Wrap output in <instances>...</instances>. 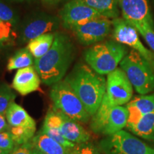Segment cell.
<instances>
[{
    "instance_id": "obj_30",
    "label": "cell",
    "mask_w": 154,
    "mask_h": 154,
    "mask_svg": "<svg viewBox=\"0 0 154 154\" xmlns=\"http://www.w3.org/2000/svg\"><path fill=\"white\" fill-rule=\"evenodd\" d=\"M13 27L0 19V44L9 41L12 34Z\"/></svg>"
},
{
    "instance_id": "obj_25",
    "label": "cell",
    "mask_w": 154,
    "mask_h": 154,
    "mask_svg": "<svg viewBox=\"0 0 154 154\" xmlns=\"http://www.w3.org/2000/svg\"><path fill=\"white\" fill-rule=\"evenodd\" d=\"M0 19L10 24L13 28L17 27L19 24V17L16 12L9 6L0 0Z\"/></svg>"
},
{
    "instance_id": "obj_3",
    "label": "cell",
    "mask_w": 154,
    "mask_h": 154,
    "mask_svg": "<svg viewBox=\"0 0 154 154\" xmlns=\"http://www.w3.org/2000/svg\"><path fill=\"white\" fill-rule=\"evenodd\" d=\"M128 51L124 44L116 41L95 44L84 51V60L96 73L109 74L117 69Z\"/></svg>"
},
{
    "instance_id": "obj_17",
    "label": "cell",
    "mask_w": 154,
    "mask_h": 154,
    "mask_svg": "<svg viewBox=\"0 0 154 154\" xmlns=\"http://www.w3.org/2000/svg\"><path fill=\"white\" fill-rule=\"evenodd\" d=\"M31 142L34 149L44 154H70L72 151L61 145L41 130L34 136Z\"/></svg>"
},
{
    "instance_id": "obj_32",
    "label": "cell",
    "mask_w": 154,
    "mask_h": 154,
    "mask_svg": "<svg viewBox=\"0 0 154 154\" xmlns=\"http://www.w3.org/2000/svg\"><path fill=\"white\" fill-rule=\"evenodd\" d=\"M11 126L7 122L6 116L2 113H0V133L5 131H9Z\"/></svg>"
},
{
    "instance_id": "obj_21",
    "label": "cell",
    "mask_w": 154,
    "mask_h": 154,
    "mask_svg": "<svg viewBox=\"0 0 154 154\" xmlns=\"http://www.w3.org/2000/svg\"><path fill=\"white\" fill-rule=\"evenodd\" d=\"M101 16L109 19L118 18L119 9L118 0H82Z\"/></svg>"
},
{
    "instance_id": "obj_13",
    "label": "cell",
    "mask_w": 154,
    "mask_h": 154,
    "mask_svg": "<svg viewBox=\"0 0 154 154\" xmlns=\"http://www.w3.org/2000/svg\"><path fill=\"white\" fill-rule=\"evenodd\" d=\"M41 79L34 66L17 70L12 81V88L22 96L28 95L39 88Z\"/></svg>"
},
{
    "instance_id": "obj_12",
    "label": "cell",
    "mask_w": 154,
    "mask_h": 154,
    "mask_svg": "<svg viewBox=\"0 0 154 154\" xmlns=\"http://www.w3.org/2000/svg\"><path fill=\"white\" fill-rule=\"evenodd\" d=\"M122 17L131 24L146 23L154 28L148 0H118Z\"/></svg>"
},
{
    "instance_id": "obj_18",
    "label": "cell",
    "mask_w": 154,
    "mask_h": 154,
    "mask_svg": "<svg viewBox=\"0 0 154 154\" xmlns=\"http://www.w3.org/2000/svg\"><path fill=\"white\" fill-rule=\"evenodd\" d=\"M7 122L11 127H25L36 129V122L24 109L15 103H11L5 113Z\"/></svg>"
},
{
    "instance_id": "obj_7",
    "label": "cell",
    "mask_w": 154,
    "mask_h": 154,
    "mask_svg": "<svg viewBox=\"0 0 154 154\" xmlns=\"http://www.w3.org/2000/svg\"><path fill=\"white\" fill-rule=\"evenodd\" d=\"M61 24L59 17L45 12H36L26 17L19 27V42L29 43L46 33L56 32Z\"/></svg>"
},
{
    "instance_id": "obj_15",
    "label": "cell",
    "mask_w": 154,
    "mask_h": 154,
    "mask_svg": "<svg viewBox=\"0 0 154 154\" xmlns=\"http://www.w3.org/2000/svg\"><path fill=\"white\" fill-rule=\"evenodd\" d=\"M128 110V122L136 121L141 116L154 113V93L134 97L127 103Z\"/></svg>"
},
{
    "instance_id": "obj_14",
    "label": "cell",
    "mask_w": 154,
    "mask_h": 154,
    "mask_svg": "<svg viewBox=\"0 0 154 154\" xmlns=\"http://www.w3.org/2000/svg\"><path fill=\"white\" fill-rule=\"evenodd\" d=\"M62 118L60 130L63 137L74 144L89 141L91 135L85 128L76 121L59 110Z\"/></svg>"
},
{
    "instance_id": "obj_16",
    "label": "cell",
    "mask_w": 154,
    "mask_h": 154,
    "mask_svg": "<svg viewBox=\"0 0 154 154\" xmlns=\"http://www.w3.org/2000/svg\"><path fill=\"white\" fill-rule=\"evenodd\" d=\"M128 119V110L126 106H117L111 109L101 134L110 136L120 131L126 126Z\"/></svg>"
},
{
    "instance_id": "obj_1",
    "label": "cell",
    "mask_w": 154,
    "mask_h": 154,
    "mask_svg": "<svg viewBox=\"0 0 154 154\" xmlns=\"http://www.w3.org/2000/svg\"><path fill=\"white\" fill-rule=\"evenodd\" d=\"M75 56L74 44L66 34L56 32L51 49L39 59H34V66L42 82L52 86L66 75Z\"/></svg>"
},
{
    "instance_id": "obj_6",
    "label": "cell",
    "mask_w": 154,
    "mask_h": 154,
    "mask_svg": "<svg viewBox=\"0 0 154 154\" xmlns=\"http://www.w3.org/2000/svg\"><path fill=\"white\" fill-rule=\"evenodd\" d=\"M98 147L103 154H154V149L123 130L106 136Z\"/></svg>"
},
{
    "instance_id": "obj_28",
    "label": "cell",
    "mask_w": 154,
    "mask_h": 154,
    "mask_svg": "<svg viewBox=\"0 0 154 154\" xmlns=\"http://www.w3.org/2000/svg\"><path fill=\"white\" fill-rule=\"evenodd\" d=\"M70 154H103L99 147L91 142H85L76 144L71 151Z\"/></svg>"
},
{
    "instance_id": "obj_27",
    "label": "cell",
    "mask_w": 154,
    "mask_h": 154,
    "mask_svg": "<svg viewBox=\"0 0 154 154\" xmlns=\"http://www.w3.org/2000/svg\"><path fill=\"white\" fill-rule=\"evenodd\" d=\"M41 131L66 149L72 150L73 148L76 146V144L69 141L63 137L59 128H47V127L42 126Z\"/></svg>"
},
{
    "instance_id": "obj_4",
    "label": "cell",
    "mask_w": 154,
    "mask_h": 154,
    "mask_svg": "<svg viewBox=\"0 0 154 154\" xmlns=\"http://www.w3.org/2000/svg\"><path fill=\"white\" fill-rule=\"evenodd\" d=\"M120 68L126 74L136 91L140 95L154 90V65L132 49L120 63Z\"/></svg>"
},
{
    "instance_id": "obj_5",
    "label": "cell",
    "mask_w": 154,
    "mask_h": 154,
    "mask_svg": "<svg viewBox=\"0 0 154 154\" xmlns=\"http://www.w3.org/2000/svg\"><path fill=\"white\" fill-rule=\"evenodd\" d=\"M49 96L54 106L70 118L82 124H86L91 119L82 101L65 80L53 84Z\"/></svg>"
},
{
    "instance_id": "obj_33",
    "label": "cell",
    "mask_w": 154,
    "mask_h": 154,
    "mask_svg": "<svg viewBox=\"0 0 154 154\" xmlns=\"http://www.w3.org/2000/svg\"><path fill=\"white\" fill-rule=\"evenodd\" d=\"M42 1L45 3L49 4V5H53V4H56V3L59 2L61 1V0H42Z\"/></svg>"
},
{
    "instance_id": "obj_2",
    "label": "cell",
    "mask_w": 154,
    "mask_h": 154,
    "mask_svg": "<svg viewBox=\"0 0 154 154\" xmlns=\"http://www.w3.org/2000/svg\"><path fill=\"white\" fill-rule=\"evenodd\" d=\"M65 81L72 88L92 116L101 105L106 91V79L94 71L88 64L75 65Z\"/></svg>"
},
{
    "instance_id": "obj_11",
    "label": "cell",
    "mask_w": 154,
    "mask_h": 154,
    "mask_svg": "<svg viewBox=\"0 0 154 154\" xmlns=\"http://www.w3.org/2000/svg\"><path fill=\"white\" fill-rule=\"evenodd\" d=\"M101 17L103 16L82 0H70L59 12L61 24L68 29Z\"/></svg>"
},
{
    "instance_id": "obj_36",
    "label": "cell",
    "mask_w": 154,
    "mask_h": 154,
    "mask_svg": "<svg viewBox=\"0 0 154 154\" xmlns=\"http://www.w3.org/2000/svg\"><path fill=\"white\" fill-rule=\"evenodd\" d=\"M0 154H9V152L5 151H3V150L0 149Z\"/></svg>"
},
{
    "instance_id": "obj_26",
    "label": "cell",
    "mask_w": 154,
    "mask_h": 154,
    "mask_svg": "<svg viewBox=\"0 0 154 154\" xmlns=\"http://www.w3.org/2000/svg\"><path fill=\"white\" fill-rule=\"evenodd\" d=\"M132 25L143 36L150 49L154 53V28L146 23H136Z\"/></svg>"
},
{
    "instance_id": "obj_9",
    "label": "cell",
    "mask_w": 154,
    "mask_h": 154,
    "mask_svg": "<svg viewBox=\"0 0 154 154\" xmlns=\"http://www.w3.org/2000/svg\"><path fill=\"white\" fill-rule=\"evenodd\" d=\"M113 36L115 41L131 47L142 57L154 65V53L148 49L140 42L138 32L124 18L112 19Z\"/></svg>"
},
{
    "instance_id": "obj_20",
    "label": "cell",
    "mask_w": 154,
    "mask_h": 154,
    "mask_svg": "<svg viewBox=\"0 0 154 154\" xmlns=\"http://www.w3.org/2000/svg\"><path fill=\"white\" fill-rule=\"evenodd\" d=\"M55 33L50 32L42 34L29 42L27 49L29 50L34 59H39L49 51L54 41Z\"/></svg>"
},
{
    "instance_id": "obj_24",
    "label": "cell",
    "mask_w": 154,
    "mask_h": 154,
    "mask_svg": "<svg viewBox=\"0 0 154 154\" xmlns=\"http://www.w3.org/2000/svg\"><path fill=\"white\" fill-rule=\"evenodd\" d=\"M17 95L10 86L0 82V113L5 114L11 103L14 101Z\"/></svg>"
},
{
    "instance_id": "obj_29",
    "label": "cell",
    "mask_w": 154,
    "mask_h": 154,
    "mask_svg": "<svg viewBox=\"0 0 154 154\" xmlns=\"http://www.w3.org/2000/svg\"><path fill=\"white\" fill-rule=\"evenodd\" d=\"M15 146L16 144L13 140L10 131L0 133V149L10 153Z\"/></svg>"
},
{
    "instance_id": "obj_23",
    "label": "cell",
    "mask_w": 154,
    "mask_h": 154,
    "mask_svg": "<svg viewBox=\"0 0 154 154\" xmlns=\"http://www.w3.org/2000/svg\"><path fill=\"white\" fill-rule=\"evenodd\" d=\"M9 131L16 146H19L30 142L35 136L36 129L18 126L11 127Z\"/></svg>"
},
{
    "instance_id": "obj_19",
    "label": "cell",
    "mask_w": 154,
    "mask_h": 154,
    "mask_svg": "<svg viewBox=\"0 0 154 154\" xmlns=\"http://www.w3.org/2000/svg\"><path fill=\"white\" fill-rule=\"evenodd\" d=\"M126 127L136 136L154 140V113L143 115L133 122L127 123Z\"/></svg>"
},
{
    "instance_id": "obj_10",
    "label": "cell",
    "mask_w": 154,
    "mask_h": 154,
    "mask_svg": "<svg viewBox=\"0 0 154 154\" xmlns=\"http://www.w3.org/2000/svg\"><path fill=\"white\" fill-rule=\"evenodd\" d=\"M112 28V20L104 17L71 29L76 39L83 45L88 46L103 41L110 34Z\"/></svg>"
},
{
    "instance_id": "obj_35",
    "label": "cell",
    "mask_w": 154,
    "mask_h": 154,
    "mask_svg": "<svg viewBox=\"0 0 154 154\" xmlns=\"http://www.w3.org/2000/svg\"><path fill=\"white\" fill-rule=\"evenodd\" d=\"M11 2H28L30 0H9Z\"/></svg>"
},
{
    "instance_id": "obj_34",
    "label": "cell",
    "mask_w": 154,
    "mask_h": 154,
    "mask_svg": "<svg viewBox=\"0 0 154 154\" xmlns=\"http://www.w3.org/2000/svg\"><path fill=\"white\" fill-rule=\"evenodd\" d=\"M32 154H44L41 152L40 151H38V150L34 149L33 147V150H32Z\"/></svg>"
},
{
    "instance_id": "obj_31",
    "label": "cell",
    "mask_w": 154,
    "mask_h": 154,
    "mask_svg": "<svg viewBox=\"0 0 154 154\" xmlns=\"http://www.w3.org/2000/svg\"><path fill=\"white\" fill-rule=\"evenodd\" d=\"M32 150L33 146L30 141L22 145L16 146L9 154H32Z\"/></svg>"
},
{
    "instance_id": "obj_22",
    "label": "cell",
    "mask_w": 154,
    "mask_h": 154,
    "mask_svg": "<svg viewBox=\"0 0 154 154\" xmlns=\"http://www.w3.org/2000/svg\"><path fill=\"white\" fill-rule=\"evenodd\" d=\"M34 64V58L27 47L19 49L9 58L7 69L8 71L18 70L20 69L32 66Z\"/></svg>"
},
{
    "instance_id": "obj_8",
    "label": "cell",
    "mask_w": 154,
    "mask_h": 154,
    "mask_svg": "<svg viewBox=\"0 0 154 154\" xmlns=\"http://www.w3.org/2000/svg\"><path fill=\"white\" fill-rule=\"evenodd\" d=\"M133 88L125 72L117 68L107 75L106 91L102 102L110 107L128 103L132 99Z\"/></svg>"
}]
</instances>
